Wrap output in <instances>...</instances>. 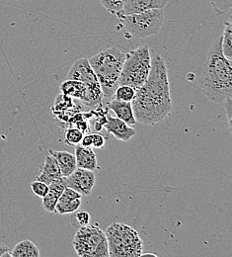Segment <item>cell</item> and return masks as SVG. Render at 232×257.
<instances>
[{
  "label": "cell",
  "mask_w": 232,
  "mask_h": 257,
  "mask_svg": "<svg viewBox=\"0 0 232 257\" xmlns=\"http://www.w3.org/2000/svg\"><path fill=\"white\" fill-rule=\"evenodd\" d=\"M65 180L67 187L80 193L82 196H88L93 190L96 176L92 170L77 167L70 175L65 177Z\"/></svg>",
  "instance_id": "9c48e42d"
},
{
  "label": "cell",
  "mask_w": 232,
  "mask_h": 257,
  "mask_svg": "<svg viewBox=\"0 0 232 257\" xmlns=\"http://www.w3.org/2000/svg\"><path fill=\"white\" fill-rule=\"evenodd\" d=\"M82 147H91L92 148V135L83 136L80 144Z\"/></svg>",
  "instance_id": "83f0119b"
},
{
  "label": "cell",
  "mask_w": 232,
  "mask_h": 257,
  "mask_svg": "<svg viewBox=\"0 0 232 257\" xmlns=\"http://www.w3.org/2000/svg\"><path fill=\"white\" fill-rule=\"evenodd\" d=\"M31 189L36 196L43 198L49 191V185L40 180H36L31 183Z\"/></svg>",
  "instance_id": "d4e9b609"
},
{
  "label": "cell",
  "mask_w": 232,
  "mask_h": 257,
  "mask_svg": "<svg viewBox=\"0 0 232 257\" xmlns=\"http://www.w3.org/2000/svg\"><path fill=\"white\" fill-rule=\"evenodd\" d=\"M11 249L4 243L0 242V257L10 256Z\"/></svg>",
  "instance_id": "f1b7e54d"
},
{
  "label": "cell",
  "mask_w": 232,
  "mask_h": 257,
  "mask_svg": "<svg viewBox=\"0 0 232 257\" xmlns=\"http://www.w3.org/2000/svg\"><path fill=\"white\" fill-rule=\"evenodd\" d=\"M126 54L116 47L106 49L88 59L99 81L103 99H111L117 89Z\"/></svg>",
  "instance_id": "3957f363"
},
{
  "label": "cell",
  "mask_w": 232,
  "mask_h": 257,
  "mask_svg": "<svg viewBox=\"0 0 232 257\" xmlns=\"http://www.w3.org/2000/svg\"><path fill=\"white\" fill-rule=\"evenodd\" d=\"M209 2L216 14L225 13L232 6V0H209Z\"/></svg>",
  "instance_id": "cb8c5ba5"
},
{
  "label": "cell",
  "mask_w": 232,
  "mask_h": 257,
  "mask_svg": "<svg viewBox=\"0 0 232 257\" xmlns=\"http://www.w3.org/2000/svg\"><path fill=\"white\" fill-rule=\"evenodd\" d=\"M126 31L134 38L144 39L157 34L164 22L162 8L148 9L142 12L124 15L120 19Z\"/></svg>",
  "instance_id": "8992f818"
},
{
  "label": "cell",
  "mask_w": 232,
  "mask_h": 257,
  "mask_svg": "<svg viewBox=\"0 0 232 257\" xmlns=\"http://www.w3.org/2000/svg\"><path fill=\"white\" fill-rule=\"evenodd\" d=\"M101 4L118 19L124 16V0H100Z\"/></svg>",
  "instance_id": "ffe728a7"
},
{
  "label": "cell",
  "mask_w": 232,
  "mask_h": 257,
  "mask_svg": "<svg viewBox=\"0 0 232 257\" xmlns=\"http://www.w3.org/2000/svg\"><path fill=\"white\" fill-rule=\"evenodd\" d=\"M61 91H62V94L67 95L72 99H78L83 104L89 107L100 106L99 104L96 102V100L94 99L92 93L90 92L89 88L80 81L67 79L62 83Z\"/></svg>",
  "instance_id": "30bf717a"
},
{
  "label": "cell",
  "mask_w": 232,
  "mask_h": 257,
  "mask_svg": "<svg viewBox=\"0 0 232 257\" xmlns=\"http://www.w3.org/2000/svg\"><path fill=\"white\" fill-rule=\"evenodd\" d=\"M66 187L67 185L65 177H61L60 179L52 182L49 185V191L46 194V196L42 198L43 207L47 212L56 213V205Z\"/></svg>",
  "instance_id": "4fadbf2b"
},
{
  "label": "cell",
  "mask_w": 232,
  "mask_h": 257,
  "mask_svg": "<svg viewBox=\"0 0 232 257\" xmlns=\"http://www.w3.org/2000/svg\"><path fill=\"white\" fill-rule=\"evenodd\" d=\"M197 87L214 103L221 104L232 97L231 62L228 61L221 49V36L213 42L202 64Z\"/></svg>",
  "instance_id": "7a4b0ae2"
},
{
  "label": "cell",
  "mask_w": 232,
  "mask_h": 257,
  "mask_svg": "<svg viewBox=\"0 0 232 257\" xmlns=\"http://www.w3.org/2000/svg\"><path fill=\"white\" fill-rule=\"evenodd\" d=\"M83 136V132H81L79 128H68L66 132L65 142L68 146L75 147L80 144Z\"/></svg>",
  "instance_id": "603a6c76"
},
{
  "label": "cell",
  "mask_w": 232,
  "mask_h": 257,
  "mask_svg": "<svg viewBox=\"0 0 232 257\" xmlns=\"http://www.w3.org/2000/svg\"><path fill=\"white\" fill-rule=\"evenodd\" d=\"M221 104H223L224 107V111L227 117V121H228V128L229 131L231 132V123H232V97L226 98Z\"/></svg>",
  "instance_id": "484cf974"
},
{
  "label": "cell",
  "mask_w": 232,
  "mask_h": 257,
  "mask_svg": "<svg viewBox=\"0 0 232 257\" xmlns=\"http://www.w3.org/2000/svg\"><path fill=\"white\" fill-rule=\"evenodd\" d=\"M90 214L86 211H81L78 213H71L70 216V223L76 228H79L80 226L87 225L90 224Z\"/></svg>",
  "instance_id": "7402d4cb"
},
{
  "label": "cell",
  "mask_w": 232,
  "mask_h": 257,
  "mask_svg": "<svg viewBox=\"0 0 232 257\" xmlns=\"http://www.w3.org/2000/svg\"><path fill=\"white\" fill-rule=\"evenodd\" d=\"M67 79L77 80L84 83L89 88L96 102L99 105L102 104L103 93L101 86L95 72L89 64L88 59H78L74 62L67 74Z\"/></svg>",
  "instance_id": "ba28073f"
},
{
  "label": "cell",
  "mask_w": 232,
  "mask_h": 257,
  "mask_svg": "<svg viewBox=\"0 0 232 257\" xmlns=\"http://www.w3.org/2000/svg\"><path fill=\"white\" fill-rule=\"evenodd\" d=\"M135 95V90L129 85H119L114 93V98L121 100L132 102L133 97Z\"/></svg>",
  "instance_id": "44dd1931"
},
{
  "label": "cell",
  "mask_w": 232,
  "mask_h": 257,
  "mask_svg": "<svg viewBox=\"0 0 232 257\" xmlns=\"http://www.w3.org/2000/svg\"><path fill=\"white\" fill-rule=\"evenodd\" d=\"M105 145V139L100 134H93L92 135V147L96 149H102Z\"/></svg>",
  "instance_id": "4316f807"
},
{
  "label": "cell",
  "mask_w": 232,
  "mask_h": 257,
  "mask_svg": "<svg viewBox=\"0 0 232 257\" xmlns=\"http://www.w3.org/2000/svg\"><path fill=\"white\" fill-rule=\"evenodd\" d=\"M74 156L76 159L77 167L92 171L99 168L96 154L91 147H82L81 145L75 146Z\"/></svg>",
  "instance_id": "5bb4252c"
},
{
  "label": "cell",
  "mask_w": 232,
  "mask_h": 257,
  "mask_svg": "<svg viewBox=\"0 0 232 257\" xmlns=\"http://www.w3.org/2000/svg\"><path fill=\"white\" fill-rule=\"evenodd\" d=\"M136 122L154 125L163 121L172 111V99L167 65L159 55L151 58L146 81L135 90L132 101Z\"/></svg>",
  "instance_id": "6da1fadb"
},
{
  "label": "cell",
  "mask_w": 232,
  "mask_h": 257,
  "mask_svg": "<svg viewBox=\"0 0 232 257\" xmlns=\"http://www.w3.org/2000/svg\"><path fill=\"white\" fill-rule=\"evenodd\" d=\"M63 177L59 163L57 160L50 154L46 157L45 162L42 166L41 174L38 176V180L50 185L52 182Z\"/></svg>",
  "instance_id": "2e32d148"
},
{
  "label": "cell",
  "mask_w": 232,
  "mask_h": 257,
  "mask_svg": "<svg viewBox=\"0 0 232 257\" xmlns=\"http://www.w3.org/2000/svg\"><path fill=\"white\" fill-rule=\"evenodd\" d=\"M81 198L82 195L80 193L66 187L56 205V213L66 215L76 212L81 205Z\"/></svg>",
  "instance_id": "7c38bea8"
},
{
  "label": "cell",
  "mask_w": 232,
  "mask_h": 257,
  "mask_svg": "<svg viewBox=\"0 0 232 257\" xmlns=\"http://www.w3.org/2000/svg\"><path fill=\"white\" fill-rule=\"evenodd\" d=\"M151 66L149 47L144 45L126 54L118 85H129L137 90L147 79Z\"/></svg>",
  "instance_id": "5b68a950"
},
{
  "label": "cell",
  "mask_w": 232,
  "mask_h": 257,
  "mask_svg": "<svg viewBox=\"0 0 232 257\" xmlns=\"http://www.w3.org/2000/svg\"><path fill=\"white\" fill-rule=\"evenodd\" d=\"M221 49L224 57L232 61V24L231 16L224 22V30L221 35Z\"/></svg>",
  "instance_id": "d6986e66"
},
{
  "label": "cell",
  "mask_w": 232,
  "mask_h": 257,
  "mask_svg": "<svg viewBox=\"0 0 232 257\" xmlns=\"http://www.w3.org/2000/svg\"><path fill=\"white\" fill-rule=\"evenodd\" d=\"M109 257H137L142 253V240L132 226L113 223L105 231Z\"/></svg>",
  "instance_id": "277c9868"
},
{
  "label": "cell",
  "mask_w": 232,
  "mask_h": 257,
  "mask_svg": "<svg viewBox=\"0 0 232 257\" xmlns=\"http://www.w3.org/2000/svg\"><path fill=\"white\" fill-rule=\"evenodd\" d=\"M73 247L80 257H109L108 241L98 225H83L73 236Z\"/></svg>",
  "instance_id": "52a82bcc"
},
{
  "label": "cell",
  "mask_w": 232,
  "mask_h": 257,
  "mask_svg": "<svg viewBox=\"0 0 232 257\" xmlns=\"http://www.w3.org/2000/svg\"><path fill=\"white\" fill-rule=\"evenodd\" d=\"M106 123L103 128L112 134L117 140L122 142H129L136 135V131L132 126L125 123L123 120L108 115Z\"/></svg>",
  "instance_id": "8fae6325"
},
{
  "label": "cell",
  "mask_w": 232,
  "mask_h": 257,
  "mask_svg": "<svg viewBox=\"0 0 232 257\" xmlns=\"http://www.w3.org/2000/svg\"><path fill=\"white\" fill-rule=\"evenodd\" d=\"M11 257H39L40 250L38 246L29 239H25L17 243L10 251Z\"/></svg>",
  "instance_id": "ac0fdd59"
},
{
  "label": "cell",
  "mask_w": 232,
  "mask_h": 257,
  "mask_svg": "<svg viewBox=\"0 0 232 257\" xmlns=\"http://www.w3.org/2000/svg\"><path fill=\"white\" fill-rule=\"evenodd\" d=\"M108 107L110 110H112L114 112V114L117 118L123 120L128 125L133 126L136 124V120H135L134 114H133L132 102L121 101V100L114 98L112 101H110L108 103Z\"/></svg>",
  "instance_id": "9a60e30c"
},
{
  "label": "cell",
  "mask_w": 232,
  "mask_h": 257,
  "mask_svg": "<svg viewBox=\"0 0 232 257\" xmlns=\"http://www.w3.org/2000/svg\"><path fill=\"white\" fill-rule=\"evenodd\" d=\"M50 154L58 161L63 177L70 175L77 168L74 155L68 152H59L54 150H50Z\"/></svg>",
  "instance_id": "e0dca14e"
}]
</instances>
